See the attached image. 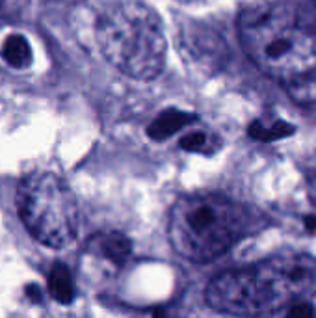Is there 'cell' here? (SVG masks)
I'll return each instance as SVG.
<instances>
[{
  "mask_svg": "<svg viewBox=\"0 0 316 318\" xmlns=\"http://www.w3.org/2000/svg\"><path fill=\"white\" fill-rule=\"evenodd\" d=\"M47 288L49 294L56 299L58 303L67 305L75 299V281H73V274L71 270L62 262H56L49 272V279H47Z\"/></svg>",
  "mask_w": 316,
  "mask_h": 318,
  "instance_id": "7",
  "label": "cell"
},
{
  "mask_svg": "<svg viewBox=\"0 0 316 318\" xmlns=\"http://www.w3.org/2000/svg\"><path fill=\"white\" fill-rule=\"evenodd\" d=\"M205 141H207V136L203 132H192L188 136L181 138V147L184 151H197V149H201L205 145Z\"/></svg>",
  "mask_w": 316,
  "mask_h": 318,
  "instance_id": "11",
  "label": "cell"
},
{
  "mask_svg": "<svg viewBox=\"0 0 316 318\" xmlns=\"http://www.w3.org/2000/svg\"><path fill=\"white\" fill-rule=\"evenodd\" d=\"M0 54L10 67L13 69H26L32 64V47L28 39L21 34H12L4 39Z\"/></svg>",
  "mask_w": 316,
  "mask_h": 318,
  "instance_id": "8",
  "label": "cell"
},
{
  "mask_svg": "<svg viewBox=\"0 0 316 318\" xmlns=\"http://www.w3.org/2000/svg\"><path fill=\"white\" fill-rule=\"evenodd\" d=\"M17 210L28 233L47 248L62 249L78 235L75 196L54 173L26 175L17 188Z\"/></svg>",
  "mask_w": 316,
  "mask_h": 318,
  "instance_id": "3",
  "label": "cell"
},
{
  "mask_svg": "<svg viewBox=\"0 0 316 318\" xmlns=\"http://www.w3.org/2000/svg\"><path fill=\"white\" fill-rule=\"evenodd\" d=\"M247 134L251 136L253 140H260V141H264L266 128L262 127V123H260V121H255V123H251V125H249V128H247Z\"/></svg>",
  "mask_w": 316,
  "mask_h": 318,
  "instance_id": "13",
  "label": "cell"
},
{
  "mask_svg": "<svg viewBox=\"0 0 316 318\" xmlns=\"http://www.w3.org/2000/svg\"><path fill=\"white\" fill-rule=\"evenodd\" d=\"M89 248L106 262L119 266L121 262H125L126 257L130 255L132 246H130V240L121 233H104V235L95 236Z\"/></svg>",
  "mask_w": 316,
  "mask_h": 318,
  "instance_id": "5",
  "label": "cell"
},
{
  "mask_svg": "<svg viewBox=\"0 0 316 318\" xmlns=\"http://www.w3.org/2000/svg\"><path fill=\"white\" fill-rule=\"evenodd\" d=\"M314 285L312 257L279 255L216 275L207 286V301L234 316H262L299 301Z\"/></svg>",
  "mask_w": 316,
  "mask_h": 318,
  "instance_id": "1",
  "label": "cell"
},
{
  "mask_svg": "<svg viewBox=\"0 0 316 318\" xmlns=\"http://www.w3.org/2000/svg\"><path fill=\"white\" fill-rule=\"evenodd\" d=\"M26 296H28L32 301H39V299H41V292H39V288L38 286H34V285H30L28 288H26Z\"/></svg>",
  "mask_w": 316,
  "mask_h": 318,
  "instance_id": "14",
  "label": "cell"
},
{
  "mask_svg": "<svg viewBox=\"0 0 316 318\" xmlns=\"http://www.w3.org/2000/svg\"><path fill=\"white\" fill-rule=\"evenodd\" d=\"M294 134V127L290 123H284V121H277L272 128H266V136L264 141H272V140H281V138H286V136H292Z\"/></svg>",
  "mask_w": 316,
  "mask_h": 318,
  "instance_id": "10",
  "label": "cell"
},
{
  "mask_svg": "<svg viewBox=\"0 0 316 318\" xmlns=\"http://www.w3.org/2000/svg\"><path fill=\"white\" fill-rule=\"evenodd\" d=\"M102 52L126 75L152 78L164 65V39L156 26L143 28V17L119 10L104 15L97 28Z\"/></svg>",
  "mask_w": 316,
  "mask_h": 318,
  "instance_id": "4",
  "label": "cell"
},
{
  "mask_svg": "<svg viewBox=\"0 0 316 318\" xmlns=\"http://www.w3.org/2000/svg\"><path fill=\"white\" fill-rule=\"evenodd\" d=\"M290 49V45H288V41H284V39H277V41H273V43L268 45V49H266V52H268V56L272 58H279L281 54H284V52Z\"/></svg>",
  "mask_w": 316,
  "mask_h": 318,
  "instance_id": "12",
  "label": "cell"
},
{
  "mask_svg": "<svg viewBox=\"0 0 316 318\" xmlns=\"http://www.w3.org/2000/svg\"><path fill=\"white\" fill-rule=\"evenodd\" d=\"M196 121L194 114H186V112H179V110H168L164 114H160L156 119L151 123V127L147 128V134L151 140L162 141L166 138H171L175 132H179L183 127L190 125Z\"/></svg>",
  "mask_w": 316,
  "mask_h": 318,
  "instance_id": "6",
  "label": "cell"
},
{
  "mask_svg": "<svg viewBox=\"0 0 316 318\" xmlns=\"http://www.w3.org/2000/svg\"><path fill=\"white\" fill-rule=\"evenodd\" d=\"M284 318H316V309L312 303L299 299L296 303L288 305Z\"/></svg>",
  "mask_w": 316,
  "mask_h": 318,
  "instance_id": "9",
  "label": "cell"
},
{
  "mask_svg": "<svg viewBox=\"0 0 316 318\" xmlns=\"http://www.w3.org/2000/svg\"><path fill=\"white\" fill-rule=\"evenodd\" d=\"M249 231L247 210L231 198L218 194H197L179 199L168 220L171 246L192 262L216 261Z\"/></svg>",
  "mask_w": 316,
  "mask_h": 318,
  "instance_id": "2",
  "label": "cell"
}]
</instances>
